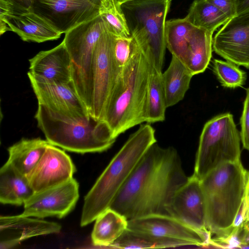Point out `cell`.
Returning a JSON list of instances; mask_svg holds the SVG:
<instances>
[{
    "mask_svg": "<svg viewBox=\"0 0 249 249\" xmlns=\"http://www.w3.org/2000/svg\"><path fill=\"white\" fill-rule=\"evenodd\" d=\"M240 142L231 114H221L209 120L200 136L193 175L201 180L222 164L241 161Z\"/></svg>",
    "mask_w": 249,
    "mask_h": 249,
    "instance_id": "7",
    "label": "cell"
},
{
    "mask_svg": "<svg viewBox=\"0 0 249 249\" xmlns=\"http://www.w3.org/2000/svg\"><path fill=\"white\" fill-rule=\"evenodd\" d=\"M185 18L193 25L213 34L230 19L208 0H194Z\"/></svg>",
    "mask_w": 249,
    "mask_h": 249,
    "instance_id": "25",
    "label": "cell"
},
{
    "mask_svg": "<svg viewBox=\"0 0 249 249\" xmlns=\"http://www.w3.org/2000/svg\"><path fill=\"white\" fill-rule=\"evenodd\" d=\"M106 29L104 21L98 15L69 31L63 40L71 61L72 81L89 111L91 106L94 52Z\"/></svg>",
    "mask_w": 249,
    "mask_h": 249,
    "instance_id": "8",
    "label": "cell"
},
{
    "mask_svg": "<svg viewBox=\"0 0 249 249\" xmlns=\"http://www.w3.org/2000/svg\"><path fill=\"white\" fill-rule=\"evenodd\" d=\"M213 50L225 59L249 69V11L230 18L213 38Z\"/></svg>",
    "mask_w": 249,
    "mask_h": 249,
    "instance_id": "14",
    "label": "cell"
},
{
    "mask_svg": "<svg viewBox=\"0 0 249 249\" xmlns=\"http://www.w3.org/2000/svg\"><path fill=\"white\" fill-rule=\"evenodd\" d=\"M229 18L237 15L238 0H208Z\"/></svg>",
    "mask_w": 249,
    "mask_h": 249,
    "instance_id": "33",
    "label": "cell"
},
{
    "mask_svg": "<svg viewBox=\"0 0 249 249\" xmlns=\"http://www.w3.org/2000/svg\"><path fill=\"white\" fill-rule=\"evenodd\" d=\"M151 68L141 51L122 70L103 117L115 138L145 122L146 101Z\"/></svg>",
    "mask_w": 249,
    "mask_h": 249,
    "instance_id": "4",
    "label": "cell"
},
{
    "mask_svg": "<svg viewBox=\"0 0 249 249\" xmlns=\"http://www.w3.org/2000/svg\"><path fill=\"white\" fill-rule=\"evenodd\" d=\"M115 0L118 4H119L120 5H121L122 4H123V3H124L125 2L134 0Z\"/></svg>",
    "mask_w": 249,
    "mask_h": 249,
    "instance_id": "38",
    "label": "cell"
},
{
    "mask_svg": "<svg viewBox=\"0 0 249 249\" xmlns=\"http://www.w3.org/2000/svg\"><path fill=\"white\" fill-rule=\"evenodd\" d=\"M240 217L242 223L249 222V171L248 172L244 197Z\"/></svg>",
    "mask_w": 249,
    "mask_h": 249,
    "instance_id": "34",
    "label": "cell"
},
{
    "mask_svg": "<svg viewBox=\"0 0 249 249\" xmlns=\"http://www.w3.org/2000/svg\"><path fill=\"white\" fill-rule=\"evenodd\" d=\"M172 0H134L121 5L130 35L151 67L162 72L165 29Z\"/></svg>",
    "mask_w": 249,
    "mask_h": 249,
    "instance_id": "6",
    "label": "cell"
},
{
    "mask_svg": "<svg viewBox=\"0 0 249 249\" xmlns=\"http://www.w3.org/2000/svg\"><path fill=\"white\" fill-rule=\"evenodd\" d=\"M35 117L46 140L69 151L101 152L109 148L116 140L106 122L91 115L73 118L38 104Z\"/></svg>",
    "mask_w": 249,
    "mask_h": 249,
    "instance_id": "5",
    "label": "cell"
},
{
    "mask_svg": "<svg viewBox=\"0 0 249 249\" xmlns=\"http://www.w3.org/2000/svg\"><path fill=\"white\" fill-rule=\"evenodd\" d=\"M127 229L147 237L156 248H211L209 232L196 230L170 215L153 214L128 220Z\"/></svg>",
    "mask_w": 249,
    "mask_h": 249,
    "instance_id": "9",
    "label": "cell"
},
{
    "mask_svg": "<svg viewBox=\"0 0 249 249\" xmlns=\"http://www.w3.org/2000/svg\"><path fill=\"white\" fill-rule=\"evenodd\" d=\"M76 168L70 156L52 144L27 176L35 193L64 183L73 178Z\"/></svg>",
    "mask_w": 249,
    "mask_h": 249,
    "instance_id": "15",
    "label": "cell"
},
{
    "mask_svg": "<svg viewBox=\"0 0 249 249\" xmlns=\"http://www.w3.org/2000/svg\"><path fill=\"white\" fill-rule=\"evenodd\" d=\"M140 51L135 39L131 35L128 36L114 35L113 55L115 63L120 70H122Z\"/></svg>",
    "mask_w": 249,
    "mask_h": 249,
    "instance_id": "30",
    "label": "cell"
},
{
    "mask_svg": "<svg viewBox=\"0 0 249 249\" xmlns=\"http://www.w3.org/2000/svg\"><path fill=\"white\" fill-rule=\"evenodd\" d=\"M213 35L194 26L183 64L193 75L203 72L209 64L213 51Z\"/></svg>",
    "mask_w": 249,
    "mask_h": 249,
    "instance_id": "22",
    "label": "cell"
},
{
    "mask_svg": "<svg viewBox=\"0 0 249 249\" xmlns=\"http://www.w3.org/2000/svg\"><path fill=\"white\" fill-rule=\"evenodd\" d=\"M0 19L24 41L41 43L57 39L61 35L45 19L29 10L0 14Z\"/></svg>",
    "mask_w": 249,
    "mask_h": 249,
    "instance_id": "19",
    "label": "cell"
},
{
    "mask_svg": "<svg viewBox=\"0 0 249 249\" xmlns=\"http://www.w3.org/2000/svg\"><path fill=\"white\" fill-rule=\"evenodd\" d=\"M240 123V135L243 147L249 151V87L246 89V96Z\"/></svg>",
    "mask_w": 249,
    "mask_h": 249,
    "instance_id": "31",
    "label": "cell"
},
{
    "mask_svg": "<svg viewBox=\"0 0 249 249\" xmlns=\"http://www.w3.org/2000/svg\"><path fill=\"white\" fill-rule=\"evenodd\" d=\"M28 76L42 81L67 83L72 81L71 61L64 41L55 47L39 52L29 59Z\"/></svg>",
    "mask_w": 249,
    "mask_h": 249,
    "instance_id": "18",
    "label": "cell"
},
{
    "mask_svg": "<svg viewBox=\"0 0 249 249\" xmlns=\"http://www.w3.org/2000/svg\"><path fill=\"white\" fill-rule=\"evenodd\" d=\"M194 27L185 17L166 20L165 36L166 48L173 56L184 64L187 46Z\"/></svg>",
    "mask_w": 249,
    "mask_h": 249,
    "instance_id": "26",
    "label": "cell"
},
{
    "mask_svg": "<svg viewBox=\"0 0 249 249\" xmlns=\"http://www.w3.org/2000/svg\"><path fill=\"white\" fill-rule=\"evenodd\" d=\"M247 174L241 161L229 162L218 166L200 180L212 248H220L235 229Z\"/></svg>",
    "mask_w": 249,
    "mask_h": 249,
    "instance_id": "2",
    "label": "cell"
},
{
    "mask_svg": "<svg viewBox=\"0 0 249 249\" xmlns=\"http://www.w3.org/2000/svg\"><path fill=\"white\" fill-rule=\"evenodd\" d=\"M61 225L20 214L0 217V248L15 247L28 238L58 233Z\"/></svg>",
    "mask_w": 249,
    "mask_h": 249,
    "instance_id": "17",
    "label": "cell"
},
{
    "mask_svg": "<svg viewBox=\"0 0 249 249\" xmlns=\"http://www.w3.org/2000/svg\"><path fill=\"white\" fill-rule=\"evenodd\" d=\"M114 35L106 26L94 52L91 106L89 113L98 120H103L107 103L122 71L114 58Z\"/></svg>",
    "mask_w": 249,
    "mask_h": 249,
    "instance_id": "10",
    "label": "cell"
},
{
    "mask_svg": "<svg viewBox=\"0 0 249 249\" xmlns=\"http://www.w3.org/2000/svg\"><path fill=\"white\" fill-rule=\"evenodd\" d=\"M193 76L178 59L172 55L169 67L162 72L167 108L177 104L183 99Z\"/></svg>",
    "mask_w": 249,
    "mask_h": 249,
    "instance_id": "23",
    "label": "cell"
},
{
    "mask_svg": "<svg viewBox=\"0 0 249 249\" xmlns=\"http://www.w3.org/2000/svg\"><path fill=\"white\" fill-rule=\"evenodd\" d=\"M99 15L108 30L116 36H130L121 5L114 0H102Z\"/></svg>",
    "mask_w": 249,
    "mask_h": 249,
    "instance_id": "28",
    "label": "cell"
},
{
    "mask_svg": "<svg viewBox=\"0 0 249 249\" xmlns=\"http://www.w3.org/2000/svg\"><path fill=\"white\" fill-rule=\"evenodd\" d=\"M32 0H0V14L29 10Z\"/></svg>",
    "mask_w": 249,
    "mask_h": 249,
    "instance_id": "32",
    "label": "cell"
},
{
    "mask_svg": "<svg viewBox=\"0 0 249 249\" xmlns=\"http://www.w3.org/2000/svg\"><path fill=\"white\" fill-rule=\"evenodd\" d=\"M79 196V184L72 178L60 185L35 193L24 203L22 214L39 218H61L74 209Z\"/></svg>",
    "mask_w": 249,
    "mask_h": 249,
    "instance_id": "12",
    "label": "cell"
},
{
    "mask_svg": "<svg viewBox=\"0 0 249 249\" xmlns=\"http://www.w3.org/2000/svg\"><path fill=\"white\" fill-rule=\"evenodd\" d=\"M213 62V72L223 87L234 89L245 84L247 74L238 65L227 60L217 59Z\"/></svg>",
    "mask_w": 249,
    "mask_h": 249,
    "instance_id": "29",
    "label": "cell"
},
{
    "mask_svg": "<svg viewBox=\"0 0 249 249\" xmlns=\"http://www.w3.org/2000/svg\"><path fill=\"white\" fill-rule=\"evenodd\" d=\"M249 11V0H238L237 15Z\"/></svg>",
    "mask_w": 249,
    "mask_h": 249,
    "instance_id": "36",
    "label": "cell"
},
{
    "mask_svg": "<svg viewBox=\"0 0 249 249\" xmlns=\"http://www.w3.org/2000/svg\"><path fill=\"white\" fill-rule=\"evenodd\" d=\"M128 220L118 212L108 208L95 219L91 233L92 244L96 246L111 245L126 231Z\"/></svg>",
    "mask_w": 249,
    "mask_h": 249,
    "instance_id": "24",
    "label": "cell"
},
{
    "mask_svg": "<svg viewBox=\"0 0 249 249\" xmlns=\"http://www.w3.org/2000/svg\"><path fill=\"white\" fill-rule=\"evenodd\" d=\"M35 192L27 177L7 161L0 169V202L3 204H24Z\"/></svg>",
    "mask_w": 249,
    "mask_h": 249,
    "instance_id": "20",
    "label": "cell"
},
{
    "mask_svg": "<svg viewBox=\"0 0 249 249\" xmlns=\"http://www.w3.org/2000/svg\"><path fill=\"white\" fill-rule=\"evenodd\" d=\"M28 77L38 104L73 118L81 119L90 115L72 81L67 83L48 82Z\"/></svg>",
    "mask_w": 249,
    "mask_h": 249,
    "instance_id": "13",
    "label": "cell"
},
{
    "mask_svg": "<svg viewBox=\"0 0 249 249\" xmlns=\"http://www.w3.org/2000/svg\"><path fill=\"white\" fill-rule=\"evenodd\" d=\"M102 0H32L29 11L45 19L60 33L99 15Z\"/></svg>",
    "mask_w": 249,
    "mask_h": 249,
    "instance_id": "11",
    "label": "cell"
},
{
    "mask_svg": "<svg viewBox=\"0 0 249 249\" xmlns=\"http://www.w3.org/2000/svg\"><path fill=\"white\" fill-rule=\"evenodd\" d=\"M171 216L201 231L207 229L204 195L201 181L193 174L176 193L171 206ZM210 233V232H209Z\"/></svg>",
    "mask_w": 249,
    "mask_h": 249,
    "instance_id": "16",
    "label": "cell"
},
{
    "mask_svg": "<svg viewBox=\"0 0 249 249\" xmlns=\"http://www.w3.org/2000/svg\"><path fill=\"white\" fill-rule=\"evenodd\" d=\"M51 144L40 138L22 139L8 149L7 162L22 175L27 176L37 164Z\"/></svg>",
    "mask_w": 249,
    "mask_h": 249,
    "instance_id": "21",
    "label": "cell"
},
{
    "mask_svg": "<svg viewBox=\"0 0 249 249\" xmlns=\"http://www.w3.org/2000/svg\"><path fill=\"white\" fill-rule=\"evenodd\" d=\"M10 31L8 25L2 20L0 19V34L2 35L6 31Z\"/></svg>",
    "mask_w": 249,
    "mask_h": 249,
    "instance_id": "37",
    "label": "cell"
},
{
    "mask_svg": "<svg viewBox=\"0 0 249 249\" xmlns=\"http://www.w3.org/2000/svg\"><path fill=\"white\" fill-rule=\"evenodd\" d=\"M166 108L162 72L152 67L146 101L145 122L151 124L164 121Z\"/></svg>",
    "mask_w": 249,
    "mask_h": 249,
    "instance_id": "27",
    "label": "cell"
},
{
    "mask_svg": "<svg viewBox=\"0 0 249 249\" xmlns=\"http://www.w3.org/2000/svg\"><path fill=\"white\" fill-rule=\"evenodd\" d=\"M188 178L177 150L156 142L141 158L110 208L128 220L153 214L171 216L173 197Z\"/></svg>",
    "mask_w": 249,
    "mask_h": 249,
    "instance_id": "1",
    "label": "cell"
},
{
    "mask_svg": "<svg viewBox=\"0 0 249 249\" xmlns=\"http://www.w3.org/2000/svg\"><path fill=\"white\" fill-rule=\"evenodd\" d=\"M241 243L242 248L249 245V222L241 224Z\"/></svg>",
    "mask_w": 249,
    "mask_h": 249,
    "instance_id": "35",
    "label": "cell"
},
{
    "mask_svg": "<svg viewBox=\"0 0 249 249\" xmlns=\"http://www.w3.org/2000/svg\"><path fill=\"white\" fill-rule=\"evenodd\" d=\"M156 142L155 131L148 123L141 124L129 137L85 196L81 227L93 222L110 208L141 158Z\"/></svg>",
    "mask_w": 249,
    "mask_h": 249,
    "instance_id": "3",
    "label": "cell"
}]
</instances>
